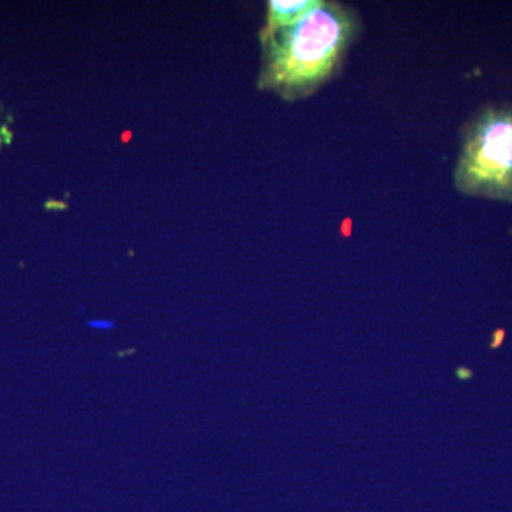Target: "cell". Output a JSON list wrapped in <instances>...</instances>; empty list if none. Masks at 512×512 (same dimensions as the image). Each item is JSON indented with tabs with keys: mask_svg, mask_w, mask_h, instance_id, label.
<instances>
[{
	"mask_svg": "<svg viewBox=\"0 0 512 512\" xmlns=\"http://www.w3.org/2000/svg\"><path fill=\"white\" fill-rule=\"evenodd\" d=\"M362 29L355 8L320 0L295 25L261 39L264 59L259 87L286 101L308 99L342 73Z\"/></svg>",
	"mask_w": 512,
	"mask_h": 512,
	"instance_id": "1",
	"label": "cell"
},
{
	"mask_svg": "<svg viewBox=\"0 0 512 512\" xmlns=\"http://www.w3.org/2000/svg\"><path fill=\"white\" fill-rule=\"evenodd\" d=\"M454 187L468 197L512 202V104H488L466 121Z\"/></svg>",
	"mask_w": 512,
	"mask_h": 512,
	"instance_id": "2",
	"label": "cell"
},
{
	"mask_svg": "<svg viewBox=\"0 0 512 512\" xmlns=\"http://www.w3.org/2000/svg\"><path fill=\"white\" fill-rule=\"evenodd\" d=\"M319 3L320 0H271L268 3L266 25L261 30V39L274 35L278 30L295 25Z\"/></svg>",
	"mask_w": 512,
	"mask_h": 512,
	"instance_id": "3",
	"label": "cell"
},
{
	"mask_svg": "<svg viewBox=\"0 0 512 512\" xmlns=\"http://www.w3.org/2000/svg\"><path fill=\"white\" fill-rule=\"evenodd\" d=\"M505 340V330L504 329H495L493 336H491L490 340V349L497 350L503 346Z\"/></svg>",
	"mask_w": 512,
	"mask_h": 512,
	"instance_id": "4",
	"label": "cell"
},
{
	"mask_svg": "<svg viewBox=\"0 0 512 512\" xmlns=\"http://www.w3.org/2000/svg\"><path fill=\"white\" fill-rule=\"evenodd\" d=\"M454 375H456L457 379L460 380V382H468V380L473 379L474 372L471 369H468L466 366H460L457 367L456 372H454Z\"/></svg>",
	"mask_w": 512,
	"mask_h": 512,
	"instance_id": "5",
	"label": "cell"
}]
</instances>
